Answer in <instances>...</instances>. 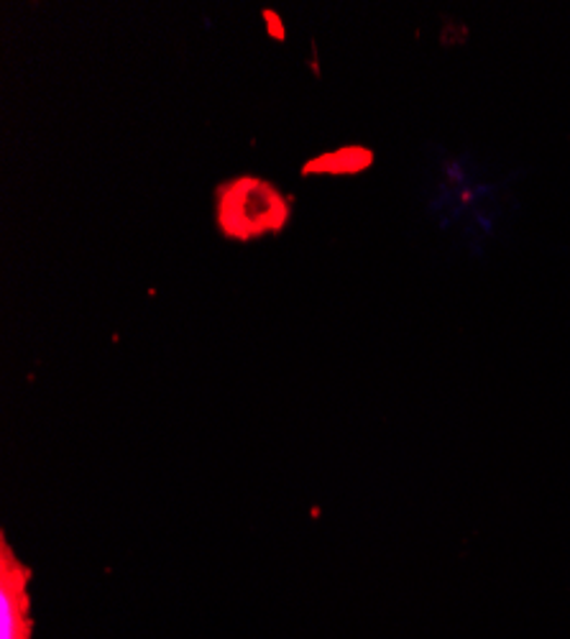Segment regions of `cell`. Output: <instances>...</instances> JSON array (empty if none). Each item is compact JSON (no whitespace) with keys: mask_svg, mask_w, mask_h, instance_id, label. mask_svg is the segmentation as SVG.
I'll return each mask as SVG.
<instances>
[{"mask_svg":"<svg viewBox=\"0 0 570 639\" xmlns=\"http://www.w3.org/2000/svg\"><path fill=\"white\" fill-rule=\"evenodd\" d=\"M374 153L363 146H346V149H335L320 157L310 159L302 167L305 174H358L363 169L371 167Z\"/></svg>","mask_w":570,"mask_h":639,"instance_id":"3","label":"cell"},{"mask_svg":"<svg viewBox=\"0 0 570 639\" xmlns=\"http://www.w3.org/2000/svg\"><path fill=\"white\" fill-rule=\"evenodd\" d=\"M289 200L272 182L244 174L215 193V220L225 238L253 241L280 233L289 223Z\"/></svg>","mask_w":570,"mask_h":639,"instance_id":"1","label":"cell"},{"mask_svg":"<svg viewBox=\"0 0 570 639\" xmlns=\"http://www.w3.org/2000/svg\"><path fill=\"white\" fill-rule=\"evenodd\" d=\"M32 568L21 561L9 538H0V639H32Z\"/></svg>","mask_w":570,"mask_h":639,"instance_id":"2","label":"cell"}]
</instances>
